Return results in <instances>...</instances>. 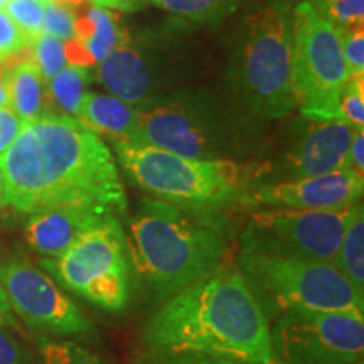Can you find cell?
I'll list each match as a JSON object with an SVG mask.
<instances>
[{
	"mask_svg": "<svg viewBox=\"0 0 364 364\" xmlns=\"http://www.w3.org/2000/svg\"><path fill=\"white\" fill-rule=\"evenodd\" d=\"M4 203L34 215L61 206L124 215L127 196L115 159L98 134L75 117L46 113L0 157Z\"/></svg>",
	"mask_w": 364,
	"mask_h": 364,
	"instance_id": "1",
	"label": "cell"
},
{
	"mask_svg": "<svg viewBox=\"0 0 364 364\" xmlns=\"http://www.w3.org/2000/svg\"><path fill=\"white\" fill-rule=\"evenodd\" d=\"M142 338L159 359L209 356L275 364L268 318L238 267H221L167 299Z\"/></svg>",
	"mask_w": 364,
	"mask_h": 364,
	"instance_id": "2",
	"label": "cell"
},
{
	"mask_svg": "<svg viewBox=\"0 0 364 364\" xmlns=\"http://www.w3.org/2000/svg\"><path fill=\"white\" fill-rule=\"evenodd\" d=\"M129 260L157 302L220 270L230 250V226L220 209L144 198L129 223Z\"/></svg>",
	"mask_w": 364,
	"mask_h": 364,
	"instance_id": "3",
	"label": "cell"
},
{
	"mask_svg": "<svg viewBox=\"0 0 364 364\" xmlns=\"http://www.w3.org/2000/svg\"><path fill=\"white\" fill-rule=\"evenodd\" d=\"M292 51L294 11L285 0H275L240 22L228 76L250 112L263 118H284L297 107Z\"/></svg>",
	"mask_w": 364,
	"mask_h": 364,
	"instance_id": "4",
	"label": "cell"
},
{
	"mask_svg": "<svg viewBox=\"0 0 364 364\" xmlns=\"http://www.w3.org/2000/svg\"><path fill=\"white\" fill-rule=\"evenodd\" d=\"M115 147L130 179L154 198L220 211L250 206L255 166L233 159H186L135 142H115Z\"/></svg>",
	"mask_w": 364,
	"mask_h": 364,
	"instance_id": "5",
	"label": "cell"
},
{
	"mask_svg": "<svg viewBox=\"0 0 364 364\" xmlns=\"http://www.w3.org/2000/svg\"><path fill=\"white\" fill-rule=\"evenodd\" d=\"M238 270L268 321L292 309L364 316V292L334 263L240 250Z\"/></svg>",
	"mask_w": 364,
	"mask_h": 364,
	"instance_id": "6",
	"label": "cell"
},
{
	"mask_svg": "<svg viewBox=\"0 0 364 364\" xmlns=\"http://www.w3.org/2000/svg\"><path fill=\"white\" fill-rule=\"evenodd\" d=\"M39 265L65 289L105 311L120 312L129 304V247L124 228L115 216L103 218L65 253L44 258Z\"/></svg>",
	"mask_w": 364,
	"mask_h": 364,
	"instance_id": "7",
	"label": "cell"
},
{
	"mask_svg": "<svg viewBox=\"0 0 364 364\" xmlns=\"http://www.w3.org/2000/svg\"><path fill=\"white\" fill-rule=\"evenodd\" d=\"M136 108L139 120L129 142L199 161L228 159L235 150L230 130L206 95L166 93Z\"/></svg>",
	"mask_w": 364,
	"mask_h": 364,
	"instance_id": "8",
	"label": "cell"
},
{
	"mask_svg": "<svg viewBox=\"0 0 364 364\" xmlns=\"http://www.w3.org/2000/svg\"><path fill=\"white\" fill-rule=\"evenodd\" d=\"M348 80L339 33L304 0L294 9L292 51V85L300 113L307 120L341 122L339 102Z\"/></svg>",
	"mask_w": 364,
	"mask_h": 364,
	"instance_id": "9",
	"label": "cell"
},
{
	"mask_svg": "<svg viewBox=\"0 0 364 364\" xmlns=\"http://www.w3.org/2000/svg\"><path fill=\"white\" fill-rule=\"evenodd\" d=\"M358 204L341 209L268 208L250 215L240 250L334 263Z\"/></svg>",
	"mask_w": 364,
	"mask_h": 364,
	"instance_id": "10",
	"label": "cell"
},
{
	"mask_svg": "<svg viewBox=\"0 0 364 364\" xmlns=\"http://www.w3.org/2000/svg\"><path fill=\"white\" fill-rule=\"evenodd\" d=\"M270 327L275 364H353L363 361L364 316L292 309Z\"/></svg>",
	"mask_w": 364,
	"mask_h": 364,
	"instance_id": "11",
	"label": "cell"
},
{
	"mask_svg": "<svg viewBox=\"0 0 364 364\" xmlns=\"http://www.w3.org/2000/svg\"><path fill=\"white\" fill-rule=\"evenodd\" d=\"M0 287L27 326L54 336H90L95 327L39 268L22 258L0 260Z\"/></svg>",
	"mask_w": 364,
	"mask_h": 364,
	"instance_id": "12",
	"label": "cell"
},
{
	"mask_svg": "<svg viewBox=\"0 0 364 364\" xmlns=\"http://www.w3.org/2000/svg\"><path fill=\"white\" fill-rule=\"evenodd\" d=\"M300 134L275 161L255 167L253 186L295 181L346 169L349 145L356 129L344 122H316Z\"/></svg>",
	"mask_w": 364,
	"mask_h": 364,
	"instance_id": "13",
	"label": "cell"
},
{
	"mask_svg": "<svg viewBox=\"0 0 364 364\" xmlns=\"http://www.w3.org/2000/svg\"><path fill=\"white\" fill-rule=\"evenodd\" d=\"M154 39H124L100 63L98 80L113 97L140 107L150 100L162 97V88L169 85V76Z\"/></svg>",
	"mask_w": 364,
	"mask_h": 364,
	"instance_id": "14",
	"label": "cell"
},
{
	"mask_svg": "<svg viewBox=\"0 0 364 364\" xmlns=\"http://www.w3.org/2000/svg\"><path fill=\"white\" fill-rule=\"evenodd\" d=\"M364 176L351 169L295 181L255 184L250 189V206L324 211L361 203Z\"/></svg>",
	"mask_w": 364,
	"mask_h": 364,
	"instance_id": "15",
	"label": "cell"
},
{
	"mask_svg": "<svg viewBox=\"0 0 364 364\" xmlns=\"http://www.w3.org/2000/svg\"><path fill=\"white\" fill-rule=\"evenodd\" d=\"M112 216L93 208L61 206L34 213L26 225V240L43 257L56 258L97 226L103 218Z\"/></svg>",
	"mask_w": 364,
	"mask_h": 364,
	"instance_id": "16",
	"label": "cell"
},
{
	"mask_svg": "<svg viewBox=\"0 0 364 364\" xmlns=\"http://www.w3.org/2000/svg\"><path fill=\"white\" fill-rule=\"evenodd\" d=\"M76 120L95 134L112 136L115 142H129L139 120V108L113 95L86 93Z\"/></svg>",
	"mask_w": 364,
	"mask_h": 364,
	"instance_id": "17",
	"label": "cell"
},
{
	"mask_svg": "<svg viewBox=\"0 0 364 364\" xmlns=\"http://www.w3.org/2000/svg\"><path fill=\"white\" fill-rule=\"evenodd\" d=\"M9 107L16 112L22 124H31L51 110L46 108V80L34 59L19 63L6 75Z\"/></svg>",
	"mask_w": 364,
	"mask_h": 364,
	"instance_id": "18",
	"label": "cell"
},
{
	"mask_svg": "<svg viewBox=\"0 0 364 364\" xmlns=\"http://www.w3.org/2000/svg\"><path fill=\"white\" fill-rule=\"evenodd\" d=\"M334 265L351 280L359 290H364V211L363 203L358 204L356 211L346 228L341 240Z\"/></svg>",
	"mask_w": 364,
	"mask_h": 364,
	"instance_id": "19",
	"label": "cell"
},
{
	"mask_svg": "<svg viewBox=\"0 0 364 364\" xmlns=\"http://www.w3.org/2000/svg\"><path fill=\"white\" fill-rule=\"evenodd\" d=\"M88 83V68L66 66L53 80H49V93L65 115L76 118Z\"/></svg>",
	"mask_w": 364,
	"mask_h": 364,
	"instance_id": "20",
	"label": "cell"
},
{
	"mask_svg": "<svg viewBox=\"0 0 364 364\" xmlns=\"http://www.w3.org/2000/svg\"><path fill=\"white\" fill-rule=\"evenodd\" d=\"M174 16L194 22H220L231 16L243 0H149Z\"/></svg>",
	"mask_w": 364,
	"mask_h": 364,
	"instance_id": "21",
	"label": "cell"
},
{
	"mask_svg": "<svg viewBox=\"0 0 364 364\" xmlns=\"http://www.w3.org/2000/svg\"><path fill=\"white\" fill-rule=\"evenodd\" d=\"M88 16L95 22V34L85 44L90 49L95 61L102 63L120 44V41L125 36V31L118 26L117 17L108 9L93 6Z\"/></svg>",
	"mask_w": 364,
	"mask_h": 364,
	"instance_id": "22",
	"label": "cell"
},
{
	"mask_svg": "<svg viewBox=\"0 0 364 364\" xmlns=\"http://www.w3.org/2000/svg\"><path fill=\"white\" fill-rule=\"evenodd\" d=\"M338 33L364 27V0H306Z\"/></svg>",
	"mask_w": 364,
	"mask_h": 364,
	"instance_id": "23",
	"label": "cell"
},
{
	"mask_svg": "<svg viewBox=\"0 0 364 364\" xmlns=\"http://www.w3.org/2000/svg\"><path fill=\"white\" fill-rule=\"evenodd\" d=\"M31 46H33L34 63L46 81L53 80L63 68H66L65 43L61 39L43 33L31 41Z\"/></svg>",
	"mask_w": 364,
	"mask_h": 364,
	"instance_id": "24",
	"label": "cell"
},
{
	"mask_svg": "<svg viewBox=\"0 0 364 364\" xmlns=\"http://www.w3.org/2000/svg\"><path fill=\"white\" fill-rule=\"evenodd\" d=\"M339 118L353 129L364 127V75L349 76L339 102Z\"/></svg>",
	"mask_w": 364,
	"mask_h": 364,
	"instance_id": "25",
	"label": "cell"
},
{
	"mask_svg": "<svg viewBox=\"0 0 364 364\" xmlns=\"http://www.w3.org/2000/svg\"><path fill=\"white\" fill-rule=\"evenodd\" d=\"M9 17L21 27L31 41L43 34V4L38 0H9L7 2Z\"/></svg>",
	"mask_w": 364,
	"mask_h": 364,
	"instance_id": "26",
	"label": "cell"
},
{
	"mask_svg": "<svg viewBox=\"0 0 364 364\" xmlns=\"http://www.w3.org/2000/svg\"><path fill=\"white\" fill-rule=\"evenodd\" d=\"M43 31L54 38L68 41L75 38V14L56 0H46L43 4Z\"/></svg>",
	"mask_w": 364,
	"mask_h": 364,
	"instance_id": "27",
	"label": "cell"
},
{
	"mask_svg": "<svg viewBox=\"0 0 364 364\" xmlns=\"http://www.w3.org/2000/svg\"><path fill=\"white\" fill-rule=\"evenodd\" d=\"M41 364H103L102 359L71 343H44Z\"/></svg>",
	"mask_w": 364,
	"mask_h": 364,
	"instance_id": "28",
	"label": "cell"
},
{
	"mask_svg": "<svg viewBox=\"0 0 364 364\" xmlns=\"http://www.w3.org/2000/svg\"><path fill=\"white\" fill-rule=\"evenodd\" d=\"M31 46V39L19 26L9 17L7 12L0 11V65L6 63Z\"/></svg>",
	"mask_w": 364,
	"mask_h": 364,
	"instance_id": "29",
	"label": "cell"
},
{
	"mask_svg": "<svg viewBox=\"0 0 364 364\" xmlns=\"http://www.w3.org/2000/svg\"><path fill=\"white\" fill-rule=\"evenodd\" d=\"M349 76L364 75V27L339 33Z\"/></svg>",
	"mask_w": 364,
	"mask_h": 364,
	"instance_id": "30",
	"label": "cell"
},
{
	"mask_svg": "<svg viewBox=\"0 0 364 364\" xmlns=\"http://www.w3.org/2000/svg\"><path fill=\"white\" fill-rule=\"evenodd\" d=\"M22 120L11 107H0V157L6 154L22 130Z\"/></svg>",
	"mask_w": 364,
	"mask_h": 364,
	"instance_id": "31",
	"label": "cell"
},
{
	"mask_svg": "<svg viewBox=\"0 0 364 364\" xmlns=\"http://www.w3.org/2000/svg\"><path fill=\"white\" fill-rule=\"evenodd\" d=\"M0 364H27V353L11 334L0 327Z\"/></svg>",
	"mask_w": 364,
	"mask_h": 364,
	"instance_id": "32",
	"label": "cell"
},
{
	"mask_svg": "<svg viewBox=\"0 0 364 364\" xmlns=\"http://www.w3.org/2000/svg\"><path fill=\"white\" fill-rule=\"evenodd\" d=\"M65 58L70 63V66H78V68H90L93 66L95 58L91 56L90 49L86 48L83 41L73 38L68 39L65 43Z\"/></svg>",
	"mask_w": 364,
	"mask_h": 364,
	"instance_id": "33",
	"label": "cell"
},
{
	"mask_svg": "<svg viewBox=\"0 0 364 364\" xmlns=\"http://www.w3.org/2000/svg\"><path fill=\"white\" fill-rule=\"evenodd\" d=\"M346 169H351L364 176V130H356L349 145Z\"/></svg>",
	"mask_w": 364,
	"mask_h": 364,
	"instance_id": "34",
	"label": "cell"
},
{
	"mask_svg": "<svg viewBox=\"0 0 364 364\" xmlns=\"http://www.w3.org/2000/svg\"><path fill=\"white\" fill-rule=\"evenodd\" d=\"M161 364H248L233 361V359L225 358H209V356H177L162 359Z\"/></svg>",
	"mask_w": 364,
	"mask_h": 364,
	"instance_id": "35",
	"label": "cell"
},
{
	"mask_svg": "<svg viewBox=\"0 0 364 364\" xmlns=\"http://www.w3.org/2000/svg\"><path fill=\"white\" fill-rule=\"evenodd\" d=\"M147 0H91V4L103 9H115V11L132 12L144 6Z\"/></svg>",
	"mask_w": 364,
	"mask_h": 364,
	"instance_id": "36",
	"label": "cell"
},
{
	"mask_svg": "<svg viewBox=\"0 0 364 364\" xmlns=\"http://www.w3.org/2000/svg\"><path fill=\"white\" fill-rule=\"evenodd\" d=\"M14 324H16V321H14L12 316V307L11 304H9L6 292H4L2 287H0V327Z\"/></svg>",
	"mask_w": 364,
	"mask_h": 364,
	"instance_id": "37",
	"label": "cell"
},
{
	"mask_svg": "<svg viewBox=\"0 0 364 364\" xmlns=\"http://www.w3.org/2000/svg\"><path fill=\"white\" fill-rule=\"evenodd\" d=\"M7 70L0 65V107H9V95L6 88Z\"/></svg>",
	"mask_w": 364,
	"mask_h": 364,
	"instance_id": "38",
	"label": "cell"
},
{
	"mask_svg": "<svg viewBox=\"0 0 364 364\" xmlns=\"http://www.w3.org/2000/svg\"><path fill=\"white\" fill-rule=\"evenodd\" d=\"M56 2L63 4V6H81L85 0H56Z\"/></svg>",
	"mask_w": 364,
	"mask_h": 364,
	"instance_id": "39",
	"label": "cell"
},
{
	"mask_svg": "<svg viewBox=\"0 0 364 364\" xmlns=\"http://www.w3.org/2000/svg\"><path fill=\"white\" fill-rule=\"evenodd\" d=\"M2 204L6 203H4V176H2V169H0V206H2Z\"/></svg>",
	"mask_w": 364,
	"mask_h": 364,
	"instance_id": "40",
	"label": "cell"
},
{
	"mask_svg": "<svg viewBox=\"0 0 364 364\" xmlns=\"http://www.w3.org/2000/svg\"><path fill=\"white\" fill-rule=\"evenodd\" d=\"M7 2H9V0H0V11H2V9L7 6Z\"/></svg>",
	"mask_w": 364,
	"mask_h": 364,
	"instance_id": "41",
	"label": "cell"
},
{
	"mask_svg": "<svg viewBox=\"0 0 364 364\" xmlns=\"http://www.w3.org/2000/svg\"><path fill=\"white\" fill-rule=\"evenodd\" d=\"M38 2H41V4H44V2H46V0H38Z\"/></svg>",
	"mask_w": 364,
	"mask_h": 364,
	"instance_id": "42",
	"label": "cell"
},
{
	"mask_svg": "<svg viewBox=\"0 0 364 364\" xmlns=\"http://www.w3.org/2000/svg\"><path fill=\"white\" fill-rule=\"evenodd\" d=\"M353 364H363V361H358V363H353Z\"/></svg>",
	"mask_w": 364,
	"mask_h": 364,
	"instance_id": "43",
	"label": "cell"
}]
</instances>
